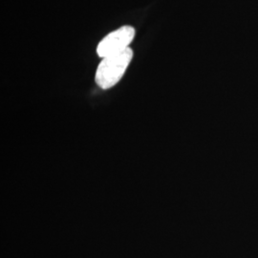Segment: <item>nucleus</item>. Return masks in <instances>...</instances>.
<instances>
[{"mask_svg":"<svg viewBox=\"0 0 258 258\" xmlns=\"http://www.w3.org/2000/svg\"><path fill=\"white\" fill-rule=\"evenodd\" d=\"M133 57V51H125L102 58L96 72V83L102 89H109L119 83Z\"/></svg>","mask_w":258,"mask_h":258,"instance_id":"f257e3e1","label":"nucleus"},{"mask_svg":"<svg viewBox=\"0 0 258 258\" xmlns=\"http://www.w3.org/2000/svg\"><path fill=\"white\" fill-rule=\"evenodd\" d=\"M135 37V29L122 26L102 38L97 48V53L102 58L108 55L121 53L128 49V45Z\"/></svg>","mask_w":258,"mask_h":258,"instance_id":"f03ea898","label":"nucleus"}]
</instances>
